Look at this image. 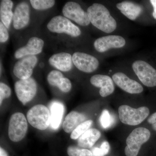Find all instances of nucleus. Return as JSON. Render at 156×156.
I'll list each match as a JSON object with an SVG mask.
<instances>
[{"label": "nucleus", "instance_id": "0eeeda50", "mask_svg": "<svg viewBox=\"0 0 156 156\" xmlns=\"http://www.w3.org/2000/svg\"><path fill=\"white\" fill-rule=\"evenodd\" d=\"M132 69L140 82L149 87H156V69L146 62L136 60L132 65Z\"/></svg>", "mask_w": 156, "mask_h": 156}, {"label": "nucleus", "instance_id": "9d476101", "mask_svg": "<svg viewBox=\"0 0 156 156\" xmlns=\"http://www.w3.org/2000/svg\"><path fill=\"white\" fill-rule=\"evenodd\" d=\"M72 59L76 67L83 72H93L99 66L97 58L87 53L76 52L73 54Z\"/></svg>", "mask_w": 156, "mask_h": 156}, {"label": "nucleus", "instance_id": "c756f323", "mask_svg": "<svg viewBox=\"0 0 156 156\" xmlns=\"http://www.w3.org/2000/svg\"><path fill=\"white\" fill-rule=\"evenodd\" d=\"M58 89L62 92H69L72 88V84L69 79L67 78H62L60 83L58 85Z\"/></svg>", "mask_w": 156, "mask_h": 156}, {"label": "nucleus", "instance_id": "5701e85b", "mask_svg": "<svg viewBox=\"0 0 156 156\" xmlns=\"http://www.w3.org/2000/svg\"><path fill=\"white\" fill-rule=\"evenodd\" d=\"M92 123L93 121L92 120H87L81 123L72 132L70 138L73 140L79 139L86 131L89 130Z\"/></svg>", "mask_w": 156, "mask_h": 156}, {"label": "nucleus", "instance_id": "393cba45", "mask_svg": "<svg viewBox=\"0 0 156 156\" xmlns=\"http://www.w3.org/2000/svg\"><path fill=\"white\" fill-rule=\"evenodd\" d=\"M67 152L69 156H93L92 151L89 150L80 148L73 146L69 147Z\"/></svg>", "mask_w": 156, "mask_h": 156}, {"label": "nucleus", "instance_id": "423d86ee", "mask_svg": "<svg viewBox=\"0 0 156 156\" xmlns=\"http://www.w3.org/2000/svg\"><path fill=\"white\" fill-rule=\"evenodd\" d=\"M50 31L56 33H64L73 37L80 35L81 31L77 26L68 18L63 16H56L51 19L47 25Z\"/></svg>", "mask_w": 156, "mask_h": 156}, {"label": "nucleus", "instance_id": "aec40b11", "mask_svg": "<svg viewBox=\"0 0 156 156\" xmlns=\"http://www.w3.org/2000/svg\"><path fill=\"white\" fill-rule=\"evenodd\" d=\"M101 135V132L98 129H89L79 138L78 146L84 149L91 148L100 138Z\"/></svg>", "mask_w": 156, "mask_h": 156}, {"label": "nucleus", "instance_id": "39448f33", "mask_svg": "<svg viewBox=\"0 0 156 156\" xmlns=\"http://www.w3.org/2000/svg\"><path fill=\"white\" fill-rule=\"evenodd\" d=\"M28 129L27 120L22 113H15L9 121L8 134L13 142H19L25 136Z\"/></svg>", "mask_w": 156, "mask_h": 156}, {"label": "nucleus", "instance_id": "7ed1b4c3", "mask_svg": "<svg viewBox=\"0 0 156 156\" xmlns=\"http://www.w3.org/2000/svg\"><path fill=\"white\" fill-rule=\"evenodd\" d=\"M150 136V131L147 128L140 127L134 129L126 139V156H137L143 144L147 142Z\"/></svg>", "mask_w": 156, "mask_h": 156}, {"label": "nucleus", "instance_id": "a878e982", "mask_svg": "<svg viewBox=\"0 0 156 156\" xmlns=\"http://www.w3.org/2000/svg\"><path fill=\"white\" fill-rule=\"evenodd\" d=\"M63 78V74L60 72L53 70L48 75L47 80L51 86L58 87L61 80Z\"/></svg>", "mask_w": 156, "mask_h": 156}, {"label": "nucleus", "instance_id": "2f4dec72", "mask_svg": "<svg viewBox=\"0 0 156 156\" xmlns=\"http://www.w3.org/2000/svg\"><path fill=\"white\" fill-rule=\"evenodd\" d=\"M147 122L152 125L154 130L156 131V112L154 113L149 117Z\"/></svg>", "mask_w": 156, "mask_h": 156}, {"label": "nucleus", "instance_id": "6ab92c4d", "mask_svg": "<svg viewBox=\"0 0 156 156\" xmlns=\"http://www.w3.org/2000/svg\"><path fill=\"white\" fill-rule=\"evenodd\" d=\"M117 9L128 19L134 20L139 16L142 11L141 6L131 2H123L117 4Z\"/></svg>", "mask_w": 156, "mask_h": 156}, {"label": "nucleus", "instance_id": "9b49d317", "mask_svg": "<svg viewBox=\"0 0 156 156\" xmlns=\"http://www.w3.org/2000/svg\"><path fill=\"white\" fill-rule=\"evenodd\" d=\"M37 61L35 56H26L21 58L14 65L13 69L14 75L20 80L30 78Z\"/></svg>", "mask_w": 156, "mask_h": 156}, {"label": "nucleus", "instance_id": "f03ea898", "mask_svg": "<svg viewBox=\"0 0 156 156\" xmlns=\"http://www.w3.org/2000/svg\"><path fill=\"white\" fill-rule=\"evenodd\" d=\"M119 118L122 123L128 126H136L141 124L150 113L147 107L142 106L134 108L127 105H122L118 109Z\"/></svg>", "mask_w": 156, "mask_h": 156}, {"label": "nucleus", "instance_id": "20e7f679", "mask_svg": "<svg viewBox=\"0 0 156 156\" xmlns=\"http://www.w3.org/2000/svg\"><path fill=\"white\" fill-rule=\"evenodd\" d=\"M27 118L31 126L42 131L47 129L51 123L50 111L42 105H37L30 109Z\"/></svg>", "mask_w": 156, "mask_h": 156}, {"label": "nucleus", "instance_id": "2eb2a0df", "mask_svg": "<svg viewBox=\"0 0 156 156\" xmlns=\"http://www.w3.org/2000/svg\"><path fill=\"white\" fill-rule=\"evenodd\" d=\"M90 83L94 87L101 88L99 94L101 97H106L114 92L113 80L108 76L95 75L90 79Z\"/></svg>", "mask_w": 156, "mask_h": 156}, {"label": "nucleus", "instance_id": "6e6552de", "mask_svg": "<svg viewBox=\"0 0 156 156\" xmlns=\"http://www.w3.org/2000/svg\"><path fill=\"white\" fill-rule=\"evenodd\" d=\"M14 89L18 100L25 105L35 96L37 92V83L31 78L19 80L15 83Z\"/></svg>", "mask_w": 156, "mask_h": 156}, {"label": "nucleus", "instance_id": "4468645a", "mask_svg": "<svg viewBox=\"0 0 156 156\" xmlns=\"http://www.w3.org/2000/svg\"><path fill=\"white\" fill-rule=\"evenodd\" d=\"M44 46V41L41 39L33 37L29 40L26 46L20 48L15 52V58H23L26 56H34L42 52Z\"/></svg>", "mask_w": 156, "mask_h": 156}, {"label": "nucleus", "instance_id": "4be33fe9", "mask_svg": "<svg viewBox=\"0 0 156 156\" xmlns=\"http://www.w3.org/2000/svg\"><path fill=\"white\" fill-rule=\"evenodd\" d=\"M13 3L11 0H2L0 4V17L1 21L6 27L9 29L12 18H13Z\"/></svg>", "mask_w": 156, "mask_h": 156}, {"label": "nucleus", "instance_id": "ddd939ff", "mask_svg": "<svg viewBox=\"0 0 156 156\" xmlns=\"http://www.w3.org/2000/svg\"><path fill=\"white\" fill-rule=\"evenodd\" d=\"M126 44V40L122 37L110 35L97 39L94 42V46L98 52L103 53L112 48H123Z\"/></svg>", "mask_w": 156, "mask_h": 156}, {"label": "nucleus", "instance_id": "f8f14e48", "mask_svg": "<svg viewBox=\"0 0 156 156\" xmlns=\"http://www.w3.org/2000/svg\"><path fill=\"white\" fill-rule=\"evenodd\" d=\"M112 80L118 87L130 94H139L143 91V87L140 84L124 73H116L112 76Z\"/></svg>", "mask_w": 156, "mask_h": 156}, {"label": "nucleus", "instance_id": "cd10ccee", "mask_svg": "<svg viewBox=\"0 0 156 156\" xmlns=\"http://www.w3.org/2000/svg\"><path fill=\"white\" fill-rule=\"evenodd\" d=\"M100 121L103 128H107L110 127L113 123V118L108 110L105 109L102 111L101 115Z\"/></svg>", "mask_w": 156, "mask_h": 156}, {"label": "nucleus", "instance_id": "a211bd4d", "mask_svg": "<svg viewBox=\"0 0 156 156\" xmlns=\"http://www.w3.org/2000/svg\"><path fill=\"white\" fill-rule=\"evenodd\" d=\"M85 115L76 111H72L66 117L62 128L66 133H72L81 123L86 121Z\"/></svg>", "mask_w": 156, "mask_h": 156}, {"label": "nucleus", "instance_id": "dca6fc26", "mask_svg": "<svg viewBox=\"0 0 156 156\" xmlns=\"http://www.w3.org/2000/svg\"><path fill=\"white\" fill-rule=\"evenodd\" d=\"M13 26L15 29L24 28L30 21V8L27 3H20L14 11L13 18Z\"/></svg>", "mask_w": 156, "mask_h": 156}, {"label": "nucleus", "instance_id": "b1692460", "mask_svg": "<svg viewBox=\"0 0 156 156\" xmlns=\"http://www.w3.org/2000/svg\"><path fill=\"white\" fill-rule=\"evenodd\" d=\"M33 8L37 10H44L52 8L55 5L53 0H30Z\"/></svg>", "mask_w": 156, "mask_h": 156}, {"label": "nucleus", "instance_id": "72a5a7b5", "mask_svg": "<svg viewBox=\"0 0 156 156\" xmlns=\"http://www.w3.org/2000/svg\"><path fill=\"white\" fill-rule=\"evenodd\" d=\"M0 156H8V154L6 151L2 147L0 148Z\"/></svg>", "mask_w": 156, "mask_h": 156}, {"label": "nucleus", "instance_id": "c85d7f7f", "mask_svg": "<svg viewBox=\"0 0 156 156\" xmlns=\"http://www.w3.org/2000/svg\"><path fill=\"white\" fill-rule=\"evenodd\" d=\"M11 89L9 86L3 83H0V104L2 105L3 100L11 96Z\"/></svg>", "mask_w": 156, "mask_h": 156}, {"label": "nucleus", "instance_id": "bb28decb", "mask_svg": "<svg viewBox=\"0 0 156 156\" xmlns=\"http://www.w3.org/2000/svg\"><path fill=\"white\" fill-rule=\"evenodd\" d=\"M110 144L107 141H104L101 145L100 147H94L92 152L93 156H105L109 151Z\"/></svg>", "mask_w": 156, "mask_h": 156}, {"label": "nucleus", "instance_id": "1a4fd4ad", "mask_svg": "<svg viewBox=\"0 0 156 156\" xmlns=\"http://www.w3.org/2000/svg\"><path fill=\"white\" fill-rule=\"evenodd\" d=\"M64 17L75 21L82 26H87L90 23L87 12L81 8L80 5L75 2H68L62 9Z\"/></svg>", "mask_w": 156, "mask_h": 156}, {"label": "nucleus", "instance_id": "7c9ffc66", "mask_svg": "<svg viewBox=\"0 0 156 156\" xmlns=\"http://www.w3.org/2000/svg\"><path fill=\"white\" fill-rule=\"evenodd\" d=\"M9 38V34L7 28L1 22L0 23V42L5 43Z\"/></svg>", "mask_w": 156, "mask_h": 156}, {"label": "nucleus", "instance_id": "f257e3e1", "mask_svg": "<svg viewBox=\"0 0 156 156\" xmlns=\"http://www.w3.org/2000/svg\"><path fill=\"white\" fill-rule=\"evenodd\" d=\"M87 13L90 23L99 30L109 34L116 29V21L103 5L93 4L87 9Z\"/></svg>", "mask_w": 156, "mask_h": 156}, {"label": "nucleus", "instance_id": "412c9836", "mask_svg": "<svg viewBox=\"0 0 156 156\" xmlns=\"http://www.w3.org/2000/svg\"><path fill=\"white\" fill-rule=\"evenodd\" d=\"M64 112V107L62 103L54 101L50 106L51 127L54 130L59 128Z\"/></svg>", "mask_w": 156, "mask_h": 156}, {"label": "nucleus", "instance_id": "473e14b6", "mask_svg": "<svg viewBox=\"0 0 156 156\" xmlns=\"http://www.w3.org/2000/svg\"><path fill=\"white\" fill-rule=\"evenodd\" d=\"M150 2L154 8V11L153 13V16L155 19L156 20V0H151Z\"/></svg>", "mask_w": 156, "mask_h": 156}, {"label": "nucleus", "instance_id": "f3484780", "mask_svg": "<svg viewBox=\"0 0 156 156\" xmlns=\"http://www.w3.org/2000/svg\"><path fill=\"white\" fill-rule=\"evenodd\" d=\"M49 62L51 66L62 72L69 71L73 67L72 56L69 53L54 54L49 58Z\"/></svg>", "mask_w": 156, "mask_h": 156}]
</instances>
